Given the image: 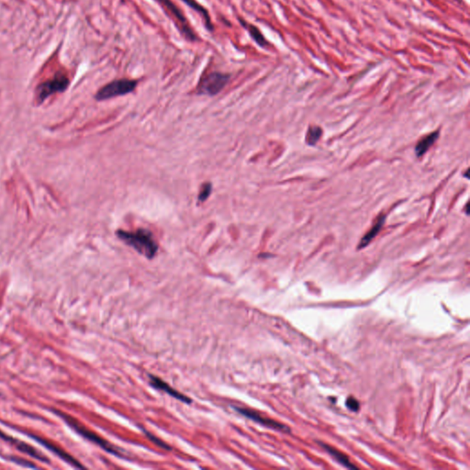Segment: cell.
I'll use <instances>...</instances> for the list:
<instances>
[{"label":"cell","instance_id":"1","mask_svg":"<svg viewBox=\"0 0 470 470\" xmlns=\"http://www.w3.org/2000/svg\"><path fill=\"white\" fill-rule=\"evenodd\" d=\"M117 236L123 243L136 250L146 258H154L158 251V245L149 230L144 229H139L135 231L119 230Z\"/></svg>","mask_w":470,"mask_h":470},{"label":"cell","instance_id":"2","mask_svg":"<svg viewBox=\"0 0 470 470\" xmlns=\"http://www.w3.org/2000/svg\"><path fill=\"white\" fill-rule=\"evenodd\" d=\"M159 5L164 9L170 18L173 19L175 26L179 28V32L190 42L198 41L197 33L193 31L192 27L189 25L188 19L185 17L183 11L174 4L172 0H155Z\"/></svg>","mask_w":470,"mask_h":470},{"label":"cell","instance_id":"3","mask_svg":"<svg viewBox=\"0 0 470 470\" xmlns=\"http://www.w3.org/2000/svg\"><path fill=\"white\" fill-rule=\"evenodd\" d=\"M56 413L58 415H60L62 418L66 421V423L70 425L71 427L75 429V431L79 434H81L83 437H85V439H87V440L94 443L96 445H98L108 453H110V454H113V455L117 456H123V454L119 451L116 447L112 446L111 444H109L108 441H106L103 438L100 437L97 433H93L89 429H86L84 425H82L80 423H78L75 419L71 417L69 415L62 414L61 412H58V410H56Z\"/></svg>","mask_w":470,"mask_h":470},{"label":"cell","instance_id":"4","mask_svg":"<svg viewBox=\"0 0 470 470\" xmlns=\"http://www.w3.org/2000/svg\"><path fill=\"white\" fill-rule=\"evenodd\" d=\"M138 85V81L123 78L108 83L101 87L95 96L97 100L102 101L133 92Z\"/></svg>","mask_w":470,"mask_h":470},{"label":"cell","instance_id":"5","mask_svg":"<svg viewBox=\"0 0 470 470\" xmlns=\"http://www.w3.org/2000/svg\"><path fill=\"white\" fill-rule=\"evenodd\" d=\"M230 75L221 72H212L204 75L198 83L197 93L205 96H215L225 87L230 81Z\"/></svg>","mask_w":470,"mask_h":470},{"label":"cell","instance_id":"6","mask_svg":"<svg viewBox=\"0 0 470 470\" xmlns=\"http://www.w3.org/2000/svg\"><path fill=\"white\" fill-rule=\"evenodd\" d=\"M68 85L69 79L67 78V76L58 74L52 79L44 82L38 87V99L43 101L51 95L65 91Z\"/></svg>","mask_w":470,"mask_h":470},{"label":"cell","instance_id":"7","mask_svg":"<svg viewBox=\"0 0 470 470\" xmlns=\"http://www.w3.org/2000/svg\"><path fill=\"white\" fill-rule=\"evenodd\" d=\"M237 413L244 415L245 417L247 418L251 419L253 420L255 423H260L262 424L263 426H267V427L272 428V429H275V430H278V431H282V432H289V428L287 427V425H284L282 423H278L277 421H274V420H271V419L266 418L262 416L261 414L254 412L253 409H247V408H242V407H233Z\"/></svg>","mask_w":470,"mask_h":470},{"label":"cell","instance_id":"8","mask_svg":"<svg viewBox=\"0 0 470 470\" xmlns=\"http://www.w3.org/2000/svg\"><path fill=\"white\" fill-rule=\"evenodd\" d=\"M149 377H150L151 385L153 386L155 389L162 390V391L165 392L166 394H168V395L173 397L174 399L180 400L182 402H185V403H190L191 402V400L188 398V396L184 395L181 392L174 390L172 387H170L166 382L162 380L159 377L154 376V375H149Z\"/></svg>","mask_w":470,"mask_h":470},{"label":"cell","instance_id":"9","mask_svg":"<svg viewBox=\"0 0 470 470\" xmlns=\"http://www.w3.org/2000/svg\"><path fill=\"white\" fill-rule=\"evenodd\" d=\"M0 436L7 440L8 442H10V444H12L13 446L17 447V449H19V451L23 452L25 454H28L31 456H33L34 458H36L38 460L43 461V462H48V459L43 456V454L41 452L37 451L36 449H34L32 446H30L28 444H25V443L21 442L19 441L18 439L16 438L10 437V436H8V435H5L3 433H0Z\"/></svg>","mask_w":470,"mask_h":470},{"label":"cell","instance_id":"10","mask_svg":"<svg viewBox=\"0 0 470 470\" xmlns=\"http://www.w3.org/2000/svg\"><path fill=\"white\" fill-rule=\"evenodd\" d=\"M33 437L34 439H36L38 442L41 443L43 446L44 447H47L48 449H50L51 451L53 452L54 454H56L57 456H60L63 460L66 461L67 463H69L71 465H75L76 467H79V468H83V465H81L80 463L77 460H75V458H73L72 456L67 454L66 452L62 450L61 448L52 445V443H49L46 441V440H43V439H41L38 436H34L33 435Z\"/></svg>","mask_w":470,"mask_h":470},{"label":"cell","instance_id":"11","mask_svg":"<svg viewBox=\"0 0 470 470\" xmlns=\"http://www.w3.org/2000/svg\"><path fill=\"white\" fill-rule=\"evenodd\" d=\"M385 219L386 216L385 215H383V214L377 218L376 223L372 226L371 229L367 231L366 235L363 237L361 242L359 243V245H358V249L365 248L366 246H367V245L371 243L372 240L376 237V235L378 234V232L380 231L381 228L384 225V223H385Z\"/></svg>","mask_w":470,"mask_h":470},{"label":"cell","instance_id":"12","mask_svg":"<svg viewBox=\"0 0 470 470\" xmlns=\"http://www.w3.org/2000/svg\"><path fill=\"white\" fill-rule=\"evenodd\" d=\"M182 1H183L186 5L190 7L193 10H195L197 13H198V14L202 17L203 20H204V24H205L206 28H208V31L213 32L214 26H213V24H212L210 13H209V11H208L202 5H200L197 0H182Z\"/></svg>","mask_w":470,"mask_h":470},{"label":"cell","instance_id":"13","mask_svg":"<svg viewBox=\"0 0 470 470\" xmlns=\"http://www.w3.org/2000/svg\"><path fill=\"white\" fill-rule=\"evenodd\" d=\"M239 20L241 21L242 26H243L244 28H245V30L248 32L250 36L252 37V39L254 40L255 43L258 44L259 46H261V47H268V45H269V43H268V41H267V39L263 36V33L260 32V30H259L257 27H255L254 25H252V24L246 22V21L243 19H239Z\"/></svg>","mask_w":470,"mask_h":470},{"label":"cell","instance_id":"14","mask_svg":"<svg viewBox=\"0 0 470 470\" xmlns=\"http://www.w3.org/2000/svg\"><path fill=\"white\" fill-rule=\"evenodd\" d=\"M438 137H439V132H432L426 136L423 137L421 141H418L417 145L415 147L416 155L418 157L423 156L430 149V147L433 145V143L437 141Z\"/></svg>","mask_w":470,"mask_h":470},{"label":"cell","instance_id":"15","mask_svg":"<svg viewBox=\"0 0 470 470\" xmlns=\"http://www.w3.org/2000/svg\"><path fill=\"white\" fill-rule=\"evenodd\" d=\"M320 446L325 448L326 451L329 453L331 456L334 457L335 460L337 461L340 464L346 466V467H349V468H357L356 465H354L352 463L350 462L349 458H348L346 455H344L343 453L334 449V447H330L328 445H325V444H320Z\"/></svg>","mask_w":470,"mask_h":470},{"label":"cell","instance_id":"16","mask_svg":"<svg viewBox=\"0 0 470 470\" xmlns=\"http://www.w3.org/2000/svg\"><path fill=\"white\" fill-rule=\"evenodd\" d=\"M321 133H322V131L320 127H316V126H313V127L309 128L308 132H307V135H306V141L309 145H314L316 144V142L320 140V136H321Z\"/></svg>","mask_w":470,"mask_h":470},{"label":"cell","instance_id":"17","mask_svg":"<svg viewBox=\"0 0 470 470\" xmlns=\"http://www.w3.org/2000/svg\"><path fill=\"white\" fill-rule=\"evenodd\" d=\"M212 186L211 183H206L203 185L200 192L198 194V202H204L207 199L211 193H212Z\"/></svg>","mask_w":470,"mask_h":470},{"label":"cell","instance_id":"18","mask_svg":"<svg viewBox=\"0 0 470 470\" xmlns=\"http://www.w3.org/2000/svg\"><path fill=\"white\" fill-rule=\"evenodd\" d=\"M346 406L349 409H351L352 412H358L359 409V402H358L357 399H355L354 397H350L348 398L346 400Z\"/></svg>","mask_w":470,"mask_h":470}]
</instances>
